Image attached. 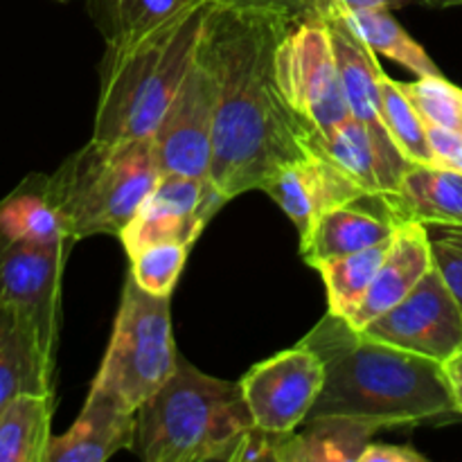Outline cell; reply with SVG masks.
<instances>
[{
  "label": "cell",
  "mask_w": 462,
  "mask_h": 462,
  "mask_svg": "<svg viewBox=\"0 0 462 462\" xmlns=\"http://www.w3.org/2000/svg\"><path fill=\"white\" fill-rule=\"evenodd\" d=\"M239 383L255 427L289 433L310 418L323 391L325 365L311 347L298 343L253 365Z\"/></svg>",
  "instance_id": "obj_8"
},
{
  "label": "cell",
  "mask_w": 462,
  "mask_h": 462,
  "mask_svg": "<svg viewBox=\"0 0 462 462\" xmlns=\"http://www.w3.org/2000/svg\"><path fill=\"white\" fill-rule=\"evenodd\" d=\"M158 179L152 135L122 140L93 135L48 176V197L75 242L93 235L120 237Z\"/></svg>",
  "instance_id": "obj_5"
},
{
  "label": "cell",
  "mask_w": 462,
  "mask_h": 462,
  "mask_svg": "<svg viewBox=\"0 0 462 462\" xmlns=\"http://www.w3.org/2000/svg\"><path fill=\"white\" fill-rule=\"evenodd\" d=\"M323 18L328 23L350 116L368 129L370 138L377 147L379 161H382L386 197H393L400 189L402 179L413 162L402 156V152L388 134L386 125H383L382 88H379V75H382L383 68L379 63L377 52H373L341 16L328 14Z\"/></svg>",
  "instance_id": "obj_13"
},
{
  "label": "cell",
  "mask_w": 462,
  "mask_h": 462,
  "mask_svg": "<svg viewBox=\"0 0 462 462\" xmlns=\"http://www.w3.org/2000/svg\"><path fill=\"white\" fill-rule=\"evenodd\" d=\"M402 88L427 125L462 131V88L458 86L442 75H431L402 81Z\"/></svg>",
  "instance_id": "obj_29"
},
{
  "label": "cell",
  "mask_w": 462,
  "mask_h": 462,
  "mask_svg": "<svg viewBox=\"0 0 462 462\" xmlns=\"http://www.w3.org/2000/svg\"><path fill=\"white\" fill-rule=\"evenodd\" d=\"M431 269L433 253L429 226L422 221H404L391 237L382 266L374 273L364 300L346 320L361 332L374 319L404 300Z\"/></svg>",
  "instance_id": "obj_15"
},
{
  "label": "cell",
  "mask_w": 462,
  "mask_h": 462,
  "mask_svg": "<svg viewBox=\"0 0 462 462\" xmlns=\"http://www.w3.org/2000/svg\"><path fill=\"white\" fill-rule=\"evenodd\" d=\"M188 244L158 242L131 253V275L135 282L156 296H171L188 260Z\"/></svg>",
  "instance_id": "obj_28"
},
{
  "label": "cell",
  "mask_w": 462,
  "mask_h": 462,
  "mask_svg": "<svg viewBox=\"0 0 462 462\" xmlns=\"http://www.w3.org/2000/svg\"><path fill=\"white\" fill-rule=\"evenodd\" d=\"M228 199L212 179L161 174L140 210L120 233L126 255L158 242H180L192 246Z\"/></svg>",
  "instance_id": "obj_12"
},
{
  "label": "cell",
  "mask_w": 462,
  "mask_h": 462,
  "mask_svg": "<svg viewBox=\"0 0 462 462\" xmlns=\"http://www.w3.org/2000/svg\"><path fill=\"white\" fill-rule=\"evenodd\" d=\"M72 244L70 237L52 242L0 239V300L21 307L52 352H57L61 319L63 266Z\"/></svg>",
  "instance_id": "obj_11"
},
{
  "label": "cell",
  "mask_w": 462,
  "mask_h": 462,
  "mask_svg": "<svg viewBox=\"0 0 462 462\" xmlns=\"http://www.w3.org/2000/svg\"><path fill=\"white\" fill-rule=\"evenodd\" d=\"M262 192L269 194L296 224L300 239L311 233L325 212L370 197L337 162L316 152L275 171Z\"/></svg>",
  "instance_id": "obj_14"
},
{
  "label": "cell",
  "mask_w": 462,
  "mask_h": 462,
  "mask_svg": "<svg viewBox=\"0 0 462 462\" xmlns=\"http://www.w3.org/2000/svg\"><path fill=\"white\" fill-rule=\"evenodd\" d=\"M215 3L233 9H246V12L278 14L293 23L320 16L316 0H215Z\"/></svg>",
  "instance_id": "obj_31"
},
{
  "label": "cell",
  "mask_w": 462,
  "mask_h": 462,
  "mask_svg": "<svg viewBox=\"0 0 462 462\" xmlns=\"http://www.w3.org/2000/svg\"><path fill=\"white\" fill-rule=\"evenodd\" d=\"M310 149L337 162L347 176L356 180L370 197H386L382 161L368 129L350 117L332 134H311Z\"/></svg>",
  "instance_id": "obj_24"
},
{
  "label": "cell",
  "mask_w": 462,
  "mask_h": 462,
  "mask_svg": "<svg viewBox=\"0 0 462 462\" xmlns=\"http://www.w3.org/2000/svg\"><path fill=\"white\" fill-rule=\"evenodd\" d=\"M217 116V81L206 59L197 54L179 93L153 131L161 174L208 179Z\"/></svg>",
  "instance_id": "obj_9"
},
{
  "label": "cell",
  "mask_w": 462,
  "mask_h": 462,
  "mask_svg": "<svg viewBox=\"0 0 462 462\" xmlns=\"http://www.w3.org/2000/svg\"><path fill=\"white\" fill-rule=\"evenodd\" d=\"M388 244H391V239L364 248V251L350 253V255L319 262L314 266L320 278H323L325 289H328L329 311L332 314L347 319L355 311V307L364 300L374 273L382 266Z\"/></svg>",
  "instance_id": "obj_25"
},
{
  "label": "cell",
  "mask_w": 462,
  "mask_h": 462,
  "mask_svg": "<svg viewBox=\"0 0 462 462\" xmlns=\"http://www.w3.org/2000/svg\"><path fill=\"white\" fill-rule=\"evenodd\" d=\"M199 0H99L106 45L129 43Z\"/></svg>",
  "instance_id": "obj_27"
},
{
  "label": "cell",
  "mask_w": 462,
  "mask_h": 462,
  "mask_svg": "<svg viewBox=\"0 0 462 462\" xmlns=\"http://www.w3.org/2000/svg\"><path fill=\"white\" fill-rule=\"evenodd\" d=\"M179 352L171 337L170 296L149 293L126 275L113 337L88 393L126 413L140 406L176 373Z\"/></svg>",
  "instance_id": "obj_6"
},
{
  "label": "cell",
  "mask_w": 462,
  "mask_h": 462,
  "mask_svg": "<svg viewBox=\"0 0 462 462\" xmlns=\"http://www.w3.org/2000/svg\"><path fill=\"white\" fill-rule=\"evenodd\" d=\"M316 3H319L320 16H328V14H343V12H352V9H370V7L397 9L413 3V0H316ZM424 3L438 5V0H424Z\"/></svg>",
  "instance_id": "obj_34"
},
{
  "label": "cell",
  "mask_w": 462,
  "mask_h": 462,
  "mask_svg": "<svg viewBox=\"0 0 462 462\" xmlns=\"http://www.w3.org/2000/svg\"><path fill=\"white\" fill-rule=\"evenodd\" d=\"M382 88V116L393 143L402 152V156L413 165H433L431 144L427 135V122L413 106L409 95L402 88V81L391 79L382 70L379 75Z\"/></svg>",
  "instance_id": "obj_26"
},
{
  "label": "cell",
  "mask_w": 462,
  "mask_h": 462,
  "mask_svg": "<svg viewBox=\"0 0 462 462\" xmlns=\"http://www.w3.org/2000/svg\"><path fill=\"white\" fill-rule=\"evenodd\" d=\"M253 427L242 383L179 356L176 373L135 413L134 451L144 462H235Z\"/></svg>",
  "instance_id": "obj_4"
},
{
  "label": "cell",
  "mask_w": 462,
  "mask_h": 462,
  "mask_svg": "<svg viewBox=\"0 0 462 462\" xmlns=\"http://www.w3.org/2000/svg\"><path fill=\"white\" fill-rule=\"evenodd\" d=\"M212 0H199L138 39L106 45L99 68L95 138L153 135L197 61Z\"/></svg>",
  "instance_id": "obj_3"
},
{
  "label": "cell",
  "mask_w": 462,
  "mask_h": 462,
  "mask_svg": "<svg viewBox=\"0 0 462 462\" xmlns=\"http://www.w3.org/2000/svg\"><path fill=\"white\" fill-rule=\"evenodd\" d=\"M302 424V431L284 433L275 462H359L377 431L388 429L379 420L356 415H320Z\"/></svg>",
  "instance_id": "obj_19"
},
{
  "label": "cell",
  "mask_w": 462,
  "mask_h": 462,
  "mask_svg": "<svg viewBox=\"0 0 462 462\" xmlns=\"http://www.w3.org/2000/svg\"><path fill=\"white\" fill-rule=\"evenodd\" d=\"M135 413L88 393L79 418L63 436H52L45 462H104L122 449H134Z\"/></svg>",
  "instance_id": "obj_18"
},
{
  "label": "cell",
  "mask_w": 462,
  "mask_h": 462,
  "mask_svg": "<svg viewBox=\"0 0 462 462\" xmlns=\"http://www.w3.org/2000/svg\"><path fill=\"white\" fill-rule=\"evenodd\" d=\"M442 370H445L447 383H449L451 395H454L456 411L462 413V350L451 355L447 361H442Z\"/></svg>",
  "instance_id": "obj_35"
},
{
  "label": "cell",
  "mask_w": 462,
  "mask_h": 462,
  "mask_svg": "<svg viewBox=\"0 0 462 462\" xmlns=\"http://www.w3.org/2000/svg\"><path fill=\"white\" fill-rule=\"evenodd\" d=\"M391 12L393 9L386 7H370L352 9V12L334 14V16H341L373 52L402 63L418 77L442 75L436 61L424 52L422 45L397 23Z\"/></svg>",
  "instance_id": "obj_23"
},
{
  "label": "cell",
  "mask_w": 462,
  "mask_h": 462,
  "mask_svg": "<svg viewBox=\"0 0 462 462\" xmlns=\"http://www.w3.org/2000/svg\"><path fill=\"white\" fill-rule=\"evenodd\" d=\"M361 332L442 364L462 350V307L433 266L404 300Z\"/></svg>",
  "instance_id": "obj_10"
},
{
  "label": "cell",
  "mask_w": 462,
  "mask_h": 462,
  "mask_svg": "<svg viewBox=\"0 0 462 462\" xmlns=\"http://www.w3.org/2000/svg\"><path fill=\"white\" fill-rule=\"evenodd\" d=\"M438 5H462V0H438Z\"/></svg>",
  "instance_id": "obj_36"
},
{
  "label": "cell",
  "mask_w": 462,
  "mask_h": 462,
  "mask_svg": "<svg viewBox=\"0 0 462 462\" xmlns=\"http://www.w3.org/2000/svg\"><path fill=\"white\" fill-rule=\"evenodd\" d=\"M433 266L462 307V226H429Z\"/></svg>",
  "instance_id": "obj_30"
},
{
  "label": "cell",
  "mask_w": 462,
  "mask_h": 462,
  "mask_svg": "<svg viewBox=\"0 0 462 462\" xmlns=\"http://www.w3.org/2000/svg\"><path fill=\"white\" fill-rule=\"evenodd\" d=\"M300 343L325 365L323 391L307 420L356 415L395 429L458 413L440 361L368 338L332 311Z\"/></svg>",
  "instance_id": "obj_2"
},
{
  "label": "cell",
  "mask_w": 462,
  "mask_h": 462,
  "mask_svg": "<svg viewBox=\"0 0 462 462\" xmlns=\"http://www.w3.org/2000/svg\"><path fill=\"white\" fill-rule=\"evenodd\" d=\"M293 21L212 0L199 54L217 81L210 179L226 199L314 153L310 125L293 111L278 81L275 54Z\"/></svg>",
  "instance_id": "obj_1"
},
{
  "label": "cell",
  "mask_w": 462,
  "mask_h": 462,
  "mask_svg": "<svg viewBox=\"0 0 462 462\" xmlns=\"http://www.w3.org/2000/svg\"><path fill=\"white\" fill-rule=\"evenodd\" d=\"M386 199L400 224L462 226V171L438 165H411L400 189Z\"/></svg>",
  "instance_id": "obj_20"
},
{
  "label": "cell",
  "mask_w": 462,
  "mask_h": 462,
  "mask_svg": "<svg viewBox=\"0 0 462 462\" xmlns=\"http://www.w3.org/2000/svg\"><path fill=\"white\" fill-rule=\"evenodd\" d=\"M427 135L431 144L433 165L462 171V131L427 125Z\"/></svg>",
  "instance_id": "obj_32"
},
{
  "label": "cell",
  "mask_w": 462,
  "mask_h": 462,
  "mask_svg": "<svg viewBox=\"0 0 462 462\" xmlns=\"http://www.w3.org/2000/svg\"><path fill=\"white\" fill-rule=\"evenodd\" d=\"M361 201L338 206L325 212L311 233L300 239V255L310 266L332 257L350 255L364 248L382 244L395 235L400 221L388 208L386 199L379 197L377 208H365Z\"/></svg>",
  "instance_id": "obj_17"
},
{
  "label": "cell",
  "mask_w": 462,
  "mask_h": 462,
  "mask_svg": "<svg viewBox=\"0 0 462 462\" xmlns=\"http://www.w3.org/2000/svg\"><path fill=\"white\" fill-rule=\"evenodd\" d=\"M68 237L48 197V176L30 174L0 199V239L52 242Z\"/></svg>",
  "instance_id": "obj_22"
},
{
  "label": "cell",
  "mask_w": 462,
  "mask_h": 462,
  "mask_svg": "<svg viewBox=\"0 0 462 462\" xmlns=\"http://www.w3.org/2000/svg\"><path fill=\"white\" fill-rule=\"evenodd\" d=\"M54 393H25L0 411V462H45L52 440Z\"/></svg>",
  "instance_id": "obj_21"
},
{
  "label": "cell",
  "mask_w": 462,
  "mask_h": 462,
  "mask_svg": "<svg viewBox=\"0 0 462 462\" xmlns=\"http://www.w3.org/2000/svg\"><path fill=\"white\" fill-rule=\"evenodd\" d=\"M359 462H427L422 454L411 447L386 445V442H370Z\"/></svg>",
  "instance_id": "obj_33"
},
{
  "label": "cell",
  "mask_w": 462,
  "mask_h": 462,
  "mask_svg": "<svg viewBox=\"0 0 462 462\" xmlns=\"http://www.w3.org/2000/svg\"><path fill=\"white\" fill-rule=\"evenodd\" d=\"M25 393H54V352L21 307L0 300V411Z\"/></svg>",
  "instance_id": "obj_16"
},
{
  "label": "cell",
  "mask_w": 462,
  "mask_h": 462,
  "mask_svg": "<svg viewBox=\"0 0 462 462\" xmlns=\"http://www.w3.org/2000/svg\"><path fill=\"white\" fill-rule=\"evenodd\" d=\"M275 68L287 102L316 134H332L350 120L341 72L323 16L291 23L278 45Z\"/></svg>",
  "instance_id": "obj_7"
}]
</instances>
